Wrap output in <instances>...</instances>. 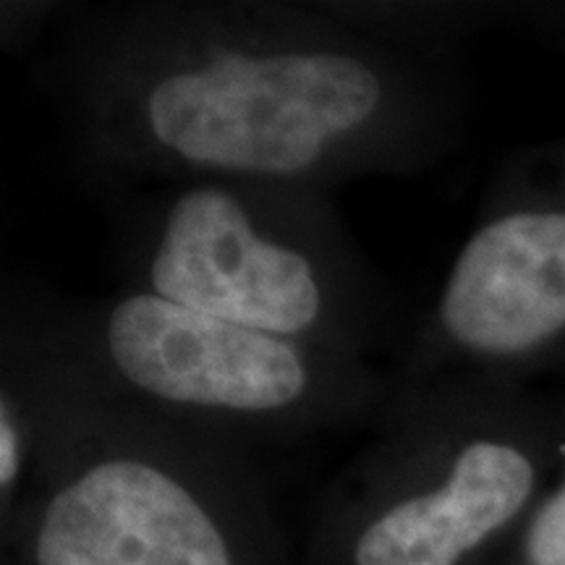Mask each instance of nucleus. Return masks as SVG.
I'll return each instance as SVG.
<instances>
[{
	"mask_svg": "<svg viewBox=\"0 0 565 565\" xmlns=\"http://www.w3.org/2000/svg\"><path fill=\"white\" fill-rule=\"evenodd\" d=\"M38 53L63 147L110 200L192 179H419L466 121L458 51L343 0L63 6Z\"/></svg>",
	"mask_w": 565,
	"mask_h": 565,
	"instance_id": "f257e3e1",
	"label": "nucleus"
},
{
	"mask_svg": "<svg viewBox=\"0 0 565 565\" xmlns=\"http://www.w3.org/2000/svg\"><path fill=\"white\" fill-rule=\"evenodd\" d=\"M3 303L42 398L3 565H301L246 450L92 391L42 345L19 288Z\"/></svg>",
	"mask_w": 565,
	"mask_h": 565,
	"instance_id": "f03ea898",
	"label": "nucleus"
},
{
	"mask_svg": "<svg viewBox=\"0 0 565 565\" xmlns=\"http://www.w3.org/2000/svg\"><path fill=\"white\" fill-rule=\"evenodd\" d=\"M322 492L301 565H479L565 466V408L482 374L401 377Z\"/></svg>",
	"mask_w": 565,
	"mask_h": 565,
	"instance_id": "7ed1b4c3",
	"label": "nucleus"
},
{
	"mask_svg": "<svg viewBox=\"0 0 565 565\" xmlns=\"http://www.w3.org/2000/svg\"><path fill=\"white\" fill-rule=\"evenodd\" d=\"M113 202L121 288L353 356L404 349L401 303L351 236L333 192L192 179Z\"/></svg>",
	"mask_w": 565,
	"mask_h": 565,
	"instance_id": "20e7f679",
	"label": "nucleus"
},
{
	"mask_svg": "<svg viewBox=\"0 0 565 565\" xmlns=\"http://www.w3.org/2000/svg\"><path fill=\"white\" fill-rule=\"evenodd\" d=\"M19 294L42 345L92 391L242 450L370 427L395 387V370L374 359L134 288L92 299Z\"/></svg>",
	"mask_w": 565,
	"mask_h": 565,
	"instance_id": "39448f33",
	"label": "nucleus"
},
{
	"mask_svg": "<svg viewBox=\"0 0 565 565\" xmlns=\"http://www.w3.org/2000/svg\"><path fill=\"white\" fill-rule=\"evenodd\" d=\"M565 364V134L503 162L437 288L408 328L401 377L526 383Z\"/></svg>",
	"mask_w": 565,
	"mask_h": 565,
	"instance_id": "423d86ee",
	"label": "nucleus"
},
{
	"mask_svg": "<svg viewBox=\"0 0 565 565\" xmlns=\"http://www.w3.org/2000/svg\"><path fill=\"white\" fill-rule=\"evenodd\" d=\"M511 561L519 565H565V466L557 482L542 494L524 529L515 534Z\"/></svg>",
	"mask_w": 565,
	"mask_h": 565,
	"instance_id": "0eeeda50",
	"label": "nucleus"
},
{
	"mask_svg": "<svg viewBox=\"0 0 565 565\" xmlns=\"http://www.w3.org/2000/svg\"><path fill=\"white\" fill-rule=\"evenodd\" d=\"M58 3H3V47L21 51L32 42L45 40L53 19H58Z\"/></svg>",
	"mask_w": 565,
	"mask_h": 565,
	"instance_id": "6e6552de",
	"label": "nucleus"
},
{
	"mask_svg": "<svg viewBox=\"0 0 565 565\" xmlns=\"http://www.w3.org/2000/svg\"><path fill=\"white\" fill-rule=\"evenodd\" d=\"M557 19H561V32H565V11L557 9Z\"/></svg>",
	"mask_w": 565,
	"mask_h": 565,
	"instance_id": "1a4fd4ad",
	"label": "nucleus"
},
{
	"mask_svg": "<svg viewBox=\"0 0 565 565\" xmlns=\"http://www.w3.org/2000/svg\"><path fill=\"white\" fill-rule=\"evenodd\" d=\"M500 565H519V563H513V561H511V557H508V561H505V563H500Z\"/></svg>",
	"mask_w": 565,
	"mask_h": 565,
	"instance_id": "9d476101",
	"label": "nucleus"
}]
</instances>
